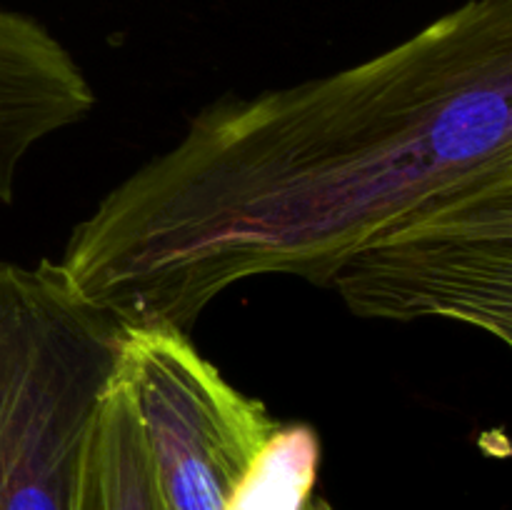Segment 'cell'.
Masks as SVG:
<instances>
[{
	"label": "cell",
	"instance_id": "cell-6",
	"mask_svg": "<svg viewBox=\"0 0 512 510\" xmlns=\"http://www.w3.org/2000/svg\"><path fill=\"white\" fill-rule=\"evenodd\" d=\"M320 453L315 428L283 423L250 460L225 510H305L315 498Z\"/></svg>",
	"mask_w": 512,
	"mask_h": 510
},
{
	"label": "cell",
	"instance_id": "cell-7",
	"mask_svg": "<svg viewBox=\"0 0 512 510\" xmlns=\"http://www.w3.org/2000/svg\"><path fill=\"white\" fill-rule=\"evenodd\" d=\"M395 223L435 235H512V145Z\"/></svg>",
	"mask_w": 512,
	"mask_h": 510
},
{
	"label": "cell",
	"instance_id": "cell-2",
	"mask_svg": "<svg viewBox=\"0 0 512 510\" xmlns=\"http://www.w3.org/2000/svg\"><path fill=\"white\" fill-rule=\"evenodd\" d=\"M128 380L168 510H225L280 420L198 353L183 330L125 325Z\"/></svg>",
	"mask_w": 512,
	"mask_h": 510
},
{
	"label": "cell",
	"instance_id": "cell-3",
	"mask_svg": "<svg viewBox=\"0 0 512 510\" xmlns=\"http://www.w3.org/2000/svg\"><path fill=\"white\" fill-rule=\"evenodd\" d=\"M330 288L360 318H438L512 350V235H435L393 223L355 250Z\"/></svg>",
	"mask_w": 512,
	"mask_h": 510
},
{
	"label": "cell",
	"instance_id": "cell-1",
	"mask_svg": "<svg viewBox=\"0 0 512 510\" xmlns=\"http://www.w3.org/2000/svg\"><path fill=\"white\" fill-rule=\"evenodd\" d=\"M512 145V0H468L365 63L220 98L80 220L58 260L123 325L188 333L260 275L340 265Z\"/></svg>",
	"mask_w": 512,
	"mask_h": 510
},
{
	"label": "cell",
	"instance_id": "cell-4",
	"mask_svg": "<svg viewBox=\"0 0 512 510\" xmlns=\"http://www.w3.org/2000/svg\"><path fill=\"white\" fill-rule=\"evenodd\" d=\"M93 108L73 53L35 18L0 8V203L15 200L25 155Z\"/></svg>",
	"mask_w": 512,
	"mask_h": 510
},
{
	"label": "cell",
	"instance_id": "cell-5",
	"mask_svg": "<svg viewBox=\"0 0 512 510\" xmlns=\"http://www.w3.org/2000/svg\"><path fill=\"white\" fill-rule=\"evenodd\" d=\"M70 510H168L120 360L85 438Z\"/></svg>",
	"mask_w": 512,
	"mask_h": 510
},
{
	"label": "cell",
	"instance_id": "cell-8",
	"mask_svg": "<svg viewBox=\"0 0 512 510\" xmlns=\"http://www.w3.org/2000/svg\"><path fill=\"white\" fill-rule=\"evenodd\" d=\"M305 510H335V508L325 498H313L308 505H305Z\"/></svg>",
	"mask_w": 512,
	"mask_h": 510
}]
</instances>
